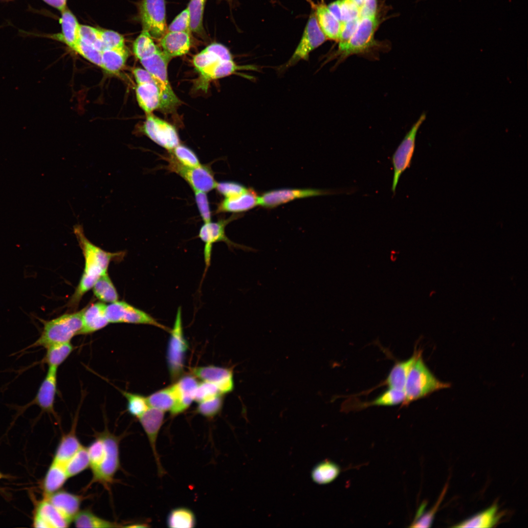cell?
Wrapping results in <instances>:
<instances>
[{"label": "cell", "instance_id": "12", "mask_svg": "<svg viewBox=\"0 0 528 528\" xmlns=\"http://www.w3.org/2000/svg\"><path fill=\"white\" fill-rule=\"evenodd\" d=\"M168 168L183 177L194 191L207 193L215 188L217 182L210 168L201 165L197 167H187L179 163L171 154L167 158Z\"/></svg>", "mask_w": 528, "mask_h": 528}, {"label": "cell", "instance_id": "10", "mask_svg": "<svg viewBox=\"0 0 528 528\" xmlns=\"http://www.w3.org/2000/svg\"><path fill=\"white\" fill-rule=\"evenodd\" d=\"M234 219L235 217H231L226 220H220L216 222L211 221L204 223L200 227L198 237L205 243L203 252L206 267H208L210 264L212 246L216 242H223L230 249L237 248L245 251L257 250L249 246L235 243L227 237L225 232V226Z\"/></svg>", "mask_w": 528, "mask_h": 528}, {"label": "cell", "instance_id": "51", "mask_svg": "<svg viewBox=\"0 0 528 528\" xmlns=\"http://www.w3.org/2000/svg\"><path fill=\"white\" fill-rule=\"evenodd\" d=\"M72 49L91 63L102 67V51L80 40Z\"/></svg>", "mask_w": 528, "mask_h": 528}, {"label": "cell", "instance_id": "38", "mask_svg": "<svg viewBox=\"0 0 528 528\" xmlns=\"http://www.w3.org/2000/svg\"><path fill=\"white\" fill-rule=\"evenodd\" d=\"M341 472L340 466L334 462L325 460L318 463L312 469L313 481L319 484H326L334 481Z\"/></svg>", "mask_w": 528, "mask_h": 528}, {"label": "cell", "instance_id": "32", "mask_svg": "<svg viewBox=\"0 0 528 528\" xmlns=\"http://www.w3.org/2000/svg\"><path fill=\"white\" fill-rule=\"evenodd\" d=\"M68 478L64 465L52 461L43 481L44 496L61 490Z\"/></svg>", "mask_w": 528, "mask_h": 528}, {"label": "cell", "instance_id": "60", "mask_svg": "<svg viewBox=\"0 0 528 528\" xmlns=\"http://www.w3.org/2000/svg\"><path fill=\"white\" fill-rule=\"evenodd\" d=\"M3 478V475L0 472V479Z\"/></svg>", "mask_w": 528, "mask_h": 528}, {"label": "cell", "instance_id": "33", "mask_svg": "<svg viewBox=\"0 0 528 528\" xmlns=\"http://www.w3.org/2000/svg\"><path fill=\"white\" fill-rule=\"evenodd\" d=\"M498 507L494 504L487 509L453 526L454 528H491L496 525L500 519Z\"/></svg>", "mask_w": 528, "mask_h": 528}, {"label": "cell", "instance_id": "53", "mask_svg": "<svg viewBox=\"0 0 528 528\" xmlns=\"http://www.w3.org/2000/svg\"><path fill=\"white\" fill-rule=\"evenodd\" d=\"M100 35L105 50L125 47V40L119 33L108 29H99Z\"/></svg>", "mask_w": 528, "mask_h": 528}, {"label": "cell", "instance_id": "6", "mask_svg": "<svg viewBox=\"0 0 528 528\" xmlns=\"http://www.w3.org/2000/svg\"><path fill=\"white\" fill-rule=\"evenodd\" d=\"M105 444L103 459L96 469L92 472L90 484L99 483L109 488L120 467L119 444L121 438L111 433L107 427L101 432Z\"/></svg>", "mask_w": 528, "mask_h": 528}, {"label": "cell", "instance_id": "55", "mask_svg": "<svg viewBox=\"0 0 528 528\" xmlns=\"http://www.w3.org/2000/svg\"><path fill=\"white\" fill-rule=\"evenodd\" d=\"M215 188L225 198L239 196L248 190L243 185L234 181L217 182Z\"/></svg>", "mask_w": 528, "mask_h": 528}, {"label": "cell", "instance_id": "22", "mask_svg": "<svg viewBox=\"0 0 528 528\" xmlns=\"http://www.w3.org/2000/svg\"><path fill=\"white\" fill-rule=\"evenodd\" d=\"M174 384L176 396V402L170 412L176 415L185 411L194 401V396L198 382L196 377L186 375L179 377Z\"/></svg>", "mask_w": 528, "mask_h": 528}, {"label": "cell", "instance_id": "37", "mask_svg": "<svg viewBox=\"0 0 528 528\" xmlns=\"http://www.w3.org/2000/svg\"><path fill=\"white\" fill-rule=\"evenodd\" d=\"M150 407L171 412L176 402L174 385L157 391L147 397Z\"/></svg>", "mask_w": 528, "mask_h": 528}, {"label": "cell", "instance_id": "19", "mask_svg": "<svg viewBox=\"0 0 528 528\" xmlns=\"http://www.w3.org/2000/svg\"><path fill=\"white\" fill-rule=\"evenodd\" d=\"M70 523L45 497L36 506L33 521L35 528H67Z\"/></svg>", "mask_w": 528, "mask_h": 528}, {"label": "cell", "instance_id": "20", "mask_svg": "<svg viewBox=\"0 0 528 528\" xmlns=\"http://www.w3.org/2000/svg\"><path fill=\"white\" fill-rule=\"evenodd\" d=\"M308 1L314 12L318 23L327 39L338 42L342 27V23L332 14L323 0L318 3H315L311 0Z\"/></svg>", "mask_w": 528, "mask_h": 528}, {"label": "cell", "instance_id": "5", "mask_svg": "<svg viewBox=\"0 0 528 528\" xmlns=\"http://www.w3.org/2000/svg\"><path fill=\"white\" fill-rule=\"evenodd\" d=\"M144 68L152 75L160 95L161 110L168 112L176 109L180 100L169 81L167 66L170 60L159 50L154 54L140 60Z\"/></svg>", "mask_w": 528, "mask_h": 528}, {"label": "cell", "instance_id": "48", "mask_svg": "<svg viewBox=\"0 0 528 528\" xmlns=\"http://www.w3.org/2000/svg\"><path fill=\"white\" fill-rule=\"evenodd\" d=\"M170 152L173 157L184 166L197 167L201 165L195 153L185 146L179 144Z\"/></svg>", "mask_w": 528, "mask_h": 528}, {"label": "cell", "instance_id": "25", "mask_svg": "<svg viewBox=\"0 0 528 528\" xmlns=\"http://www.w3.org/2000/svg\"><path fill=\"white\" fill-rule=\"evenodd\" d=\"M106 307L104 303L97 302L84 309L82 327L79 334L94 332L109 323L106 315Z\"/></svg>", "mask_w": 528, "mask_h": 528}, {"label": "cell", "instance_id": "56", "mask_svg": "<svg viewBox=\"0 0 528 528\" xmlns=\"http://www.w3.org/2000/svg\"><path fill=\"white\" fill-rule=\"evenodd\" d=\"M167 31L191 33L190 17L187 8L183 10L174 19L168 27Z\"/></svg>", "mask_w": 528, "mask_h": 528}, {"label": "cell", "instance_id": "46", "mask_svg": "<svg viewBox=\"0 0 528 528\" xmlns=\"http://www.w3.org/2000/svg\"><path fill=\"white\" fill-rule=\"evenodd\" d=\"M447 490V485L445 486L439 497L435 505L430 510L424 513L423 508L424 505L422 504L418 510L415 518L411 523L410 527L412 528H429L431 527L440 503Z\"/></svg>", "mask_w": 528, "mask_h": 528}, {"label": "cell", "instance_id": "50", "mask_svg": "<svg viewBox=\"0 0 528 528\" xmlns=\"http://www.w3.org/2000/svg\"><path fill=\"white\" fill-rule=\"evenodd\" d=\"M339 19L342 24L361 17L360 9L355 0H338Z\"/></svg>", "mask_w": 528, "mask_h": 528}, {"label": "cell", "instance_id": "13", "mask_svg": "<svg viewBox=\"0 0 528 528\" xmlns=\"http://www.w3.org/2000/svg\"><path fill=\"white\" fill-rule=\"evenodd\" d=\"M106 315L109 323L150 325L169 330L147 313L124 301H117L107 306Z\"/></svg>", "mask_w": 528, "mask_h": 528}, {"label": "cell", "instance_id": "3", "mask_svg": "<svg viewBox=\"0 0 528 528\" xmlns=\"http://www.w3.org/2000/svg\"><path fill=\"white\" fill-rule=\"evenodd\" d=\"M84 309L50 320L41 319L43 327L40 336L25 350L39 347L46 349L54 344L70 342L74 336L79 334L82 329Z\"/></svg>", "mask_w": 528, "mask_h": 528}, {"label": "cell", "instance_id": "16", "mask_svg": "<svg viewBox=\"0 0 528 528\" xmlns=\"http://www.w3.org/2000/svg\"><path fill=\"white\" fill-rule=\"evenodd\" d=\"M146 115L143 130L149 138L169 152L179 144L177 132L173 125L152 113Z\"/></svg>", "mask_w": 528, "mask_h": 528}, {"label": "cell", "instance_id": "7", "mask_svg": "<svg viewBox=\"0 0 528 528\" xmlns=\"http://www.w3.org/2000/svg\"><path fill=\"white\" fill-rule=\"evenodd\" d=\"M170 332L167 361L171 378L174 381L178 379L183 373L185 357L189 348L184 336L180 307L177 310L174 326Z\"/></svg>", "mask_w": 528, "mask_h": 528}, {"label": "cell", "instance_id": "21", "mask_svg": "<svg viewBox=\"0 0 528 528\" xmlns=\"http://www.w3.org/2000/svg\"><path fill=\"white\" fill-rule=\"evenodd\" d=\"M233 60L227 47L218 43H212L193 58V63L196 70L201 74L219 62Z\"/></svg>", "mask_w": 528, "mask_h": 528}, {"label": "cell", "instance_id": "23", "mask_svg": "<svg viewBox=\"0 0 528 528\" xmlns=\"http://www.w3.org/2000/svg\"><path fill=\"white\" fill-rule=\"evenodd\" d=\"M162 52L170 60L187 53L191 47L190 33L167 31L159 40Z\"/></svg>", "mask_w": 528, "mask_h": 528}, {"label": "cell", "instance_id": "17", "mask_svg": "<svg viewBox=\"0 0 528 528\" xmlns=\"http://www.w3.org/2000/svg\"><path fill=\"white\" fill-rule=\"evenodd\" d=\"M138 419L148 439L157 465L158 474L159 476H162L165 474V470L161 464L157 451L156 441L159 431L164 422V412L150 407Z\"/></svg>", "mask_w": 528, "mask_h": 528}, {"label": "cell", "instance_id": "26", "mask_svg": "<svg viewBox=\"0 0 528 528\" xmlns=\"http://www.w3.org/2000/svg\"><path fill=\"white\" fill-rule=\"evenodd\" d=\"M78 416L77 413L70 431L61 437L52 461L64 465L83 446L76 434Z\"/></svg>", "mask_w": 528, "mask_h": 528}, {"label": "cell", "instance_id": "15", "mask_svg": "<svg viewBox=\"0 0 528 528\" xmlns=\"http://www.w3.org/2000/svg\"><path fill=\"white\" fill-rule=\"evenodd\" d=\"M57 369L54 367H48L46 375L34 398L27 404L20 407L19 410L20 413H22L29 407L35 405L40 407L43 412L57 418L54 408L57 392Z\"/></svg>", "mask_w": 528, "mask_h": 528}, {"label": "cell", "instance_id": "47", "mask_svg": "<svg viewBox=\"0 0 528 528\" xmlns=\"http://www.w3.org/2000/svg\"><path fill=\"white\" fill-rule=\"evenodd\" d=\"M87 447L90 460V468L94 471L101 464L105 453V444L100 432L95 434L94 440Z\"/></svg>", "mask_w": 528, "mask_h": 528}, {"label": "cell", "instance_id": "18", "mask_svg": "<svg viewBox=\"0 0 528 528\" xmlns=\"http://www.w3.org/2000/svg\"><path fill=\"white\" fill-rule=\"evenodd\" d=\"M191 372L194 376L202 381L216 385L222 394L234 389L233 374L230 368L210 365L193 368Z\"/></svg>", "mask_w": 528, "mask_h": 528}, {"label": "cell", "instance_id": "49", "mask_svg": "<svg viewBox=\"0 0 528 528\" xmlns=\"http://www.w3.org/2000/svg\"><path fill=\"white\" fill-rule=\"evenodd\" d=\"M222 395H219L198 403L197 412L207 418L214 417L222 409L223 401Z\"/></svg>", "mask_w": 528, "mask_h": 528}, {"label": "cell", "instance_id": "2", "mask_svg": "<svg viewBox=\"0 0 528 528\" xmlns=\"http://www.w3.org/2000/svg\"><path fill=\"white\" fill-rule=\"evenodd\" d=\"M74 233L85 259L83 274L70 302L75 305L92 288L99 277L107 273L110 262L122 254L106 251L93 244L85 236L80 224L74 226Z\"/></svg>", "mask_w": 528, "mask_h": 528}, {"label": "cell", "instance_id": "1", "mask_svg": "<svg viewBox=\"0 0 528 528\" xmlns=\"http://www.w3.org/2000/svg\"><path fill=\"white\" fill-rule=\"evenodd\" d=\"M380 23L377 15L361 17L351 37L346 42L338 43L336 50L328 57L326 62L336 60V67L348 57L359 55L371 60L378 58L379 52L389 48L387 42L375 40L374 36Z\"/></svg>", "mask_w": 528, "mask_h": 528}, {"label": "cell", "instance_id": "36", "mask_svg": "<svg viewBox=\"0 0 528 528\" xmlns=\"http://www.w3.org/2000/svg\"><path fill=\"white\" fill-rule=\"evenodd\" d=\"M46 349V353L40 363L58 368L73 351L74 347L69 342L54 344Z\"/></svg>", "mask_w": 528, "mask_h": 528}, {"label": "cell", "instance_id": "34", "mask_svg": "<svg viewBox=\"0 0 528 528\" xmlns=\"http://www.w3.org/2000/svg\"><path fill=\"white\" fill-rule=\"evenodd\" d=\"M128 55L126 47L104 50L102 51V68L109 72L116 73L124 66Z\"/></svg>", "mask_w": 528, "mask_h": 528}, {"label": "cell", "instance_id": "45", "mask_svg": "<svg viewBox=\"0 0 528 528\" xmlns=\"http://www.w3.org/2000/svg\"><path fill=\"white\" fill-rule=\"evenodd\" d=\"M127 400V411L132 416L138 418L150 407L147 397L118 389Z\"/></svg>", "mask_w": 528, "mask_h": 528}, {"label": "cell", "instance_id": "40", "mask_svg": "<svg viewBox=\"0 0 528 528\" xmlns=\"http://www.w3.org/2000/svg\"><path fill=\"white\" fill-rule=\"evenodd\" d=\"M166 522L169 528H194L196 524V519L191 509L179 507L173 509L169 512Z\"/></svg>", "mask_w": 528, "mask_h": 528}, {"label": "cell", "instance_id": "59", "mask_svg": "<svg viewBox=\"0 0 528 528\" xmlns=\"http://www.w3.org/2000/svg\"><path fill=\"white\" fill-rule=\"evenodd\" d=\"M61 12L67 8V0H42Z\"/></svg>", "mask_w": 528, "mask_h": 528}, {"label": "cell", "instance_id": "42", "mask_svg": "<svg viewBox=\"0 0 528 528\" xmlns=\"http://www.w3.org/2000/svg\"><path fill=\"white\" fill-rule=\"evenodd\" d=\"M69 478L75 476L90 467L87 447L82 446L64 465Z\"/></svg>", "mask_w": 528, "mask_h": 528}, {"label": "cell", "instance_id": "29", "mask_svg": "<svg viewBox=\"0 0 528 528\" xmlns=\"http://www.w3.org/2000/svg\"><path fill=\"white\" fill-rule=\"evenodd\" d=\"M421 354V351L415 350L411 357L396 363L385 380L379 386L386 385L389 388L404 391L408 373L415 361Z\"/></svg>", "mask_w": 528, "mask_h": 528}, {"label": "cell", "instance_id": "8", "mask_svg": "<svg viewBox=\"0 0 528 528\" xmlns=\"http://www.w3.org/2000/svg\"><path fill=\"white\" fill-rule=\"evenodd\" d=\"M327 39L318 23L313 10V12L309 16L299 44L290 58L280 67V70H284L288 68L300 61L308 60L310 53L322 45Z\"/></svg>", "mask_w": 528, "mask_h": 528}, {"label": "cell", "instance_id": "4", "mask_svg": "<svg viewBox=\"0 0 528 528\" xmlns=\"http://www.w3.org/2000/svg\"><path fill=\"white\" fill-rule=\"evenodd\" d=\"M450 386L436 377L425 364L421 354L415 361L407 375L402 406L426 396L432 393Z\"/></svg>", "mask_w": 528, "mask_h": 528}, {"label": "cell", "instance_id": "39", "mask_svg": "<svg viewBox=\"0 0 528 528\" xmlns=\"http://www.w3.org/2000/svg\"><path fill=\"white\" fill-rule=\"evenodd\" d=\"M403 390L388 388L386 391L372 401L362 402L358 405V409L370 406H390L402 404L405 399Z\"/></svg>", "mask_w": 528, "mask_h": 528}, {"label": "cell", "instance_id": "31", "mask_svg": "<svg viewBox=\"0 0 528 528\" xmlns=\"http://www.w3.org/2000/svg\"><path fill=\"white\" fill-rule=\"evenodd\" d=\"M135 92L138 103L146 114L159 109L160 92L154 83L137 85Z\"/></svg>", "mask_w": 528, "mask_h": 528}, {"label": "cell", "instance_id": "44", "mask_svg": "<svg viewBox=\"0 0 528 528\" xmlns=\"http://www.w3.org/2000/svg\"><path fill=\"white\" fill-rule=\"evenodd\" d=\"M205 2V0H191L187 7L191 31L201 35L204 33L203 17Z\"/></svg>", "mask_w": 528, "mask_h": 528}, {"label": "cell", "instance_id": "35", "mask_svg": "<svg viewBox=\"0 0 528 528\" xmlns=\"http://www.w3.org/2000/svg\"><path fill=\"white\" fill-rule=\"evenodd\" d=\"M72 521L77 528H111L121 527L119 524L98 516L89 509L80 510Z\"/></svg>", "mask_w": 528, "mask_h": 528}, {"label": "cell", "instance_id": "27", "mask_svg": "<svg viewBox=\"0 0 528 528\" xmlns=\"http://www.w3.org/2000/svg\"><path fill=\"white\" fill-rule=\"evenodd\" d=\"M61 13V33L51 35L50 38L63 42L72 49L80 40V24L75 15L67 8Z\"/></svg>", "mask_w": 528, "mask_h": 528}, {"label": "cell", "instance_id": "11", "mask_svg": "<svg viewBox=\"0 0 528 528\" xmlns=\"http://www.w3.org/2000/svg\"><path fill=\"white\" fill-rule=\"evenodd\" d=\"M425 118L424 113L420 116L406 133L392 156L394 175L392 190L393 193L396 191L401 175L411 164L417 132Z\"/></svg>", "mask_w": 528, "mask_h": 528}, {"label": "cell", "instance_id": "41", "mask_svg": "<svg viewBox=\"0 0 528 528\" xmlns=\"http://www.w3.org/2000/svg\"><path fill=\"white\" fill-rule=\"evenodd\" d=\"M94 295L100 301L113 303L118 299V295L107 272L99 277L92 287Z\"/></svg>", "mask_w": 528, "mask_h": 528}, {"label": "cell", "instance_id": "58", "mask_svg": "<svg viewBox=\"0 0 528 528\" xmlns=\"http://www.w3.org/2000/svg\"><path fill=\"white\" fill-rule=\"evenodd\" d=\"M133 74L137 85L154 83L151 74L145 69L135 68L133 70Z\"/></svg>", "mask_w": 528, "mask_h": 528}, {"label": "cell", "instance_id": "14", "mask_svg": "<svg viewBox=\"0 0 528 528\" xmlns=\"http://www.w3.org/2000/svg\"><path fill=\"white\" fill-rule=\"evenodd\" d=\"M332 191L312 188H282L270 190L258 198V205L266 208H274L295 199L333 194Z\"/></svg>", "mask_w": 528, "mask_h": 528}, {"label": "cell", "instance_id": "30", "mask_svg": "<svg viewBox=\"0 0 528 528\" xmlns=\"http://www.w3.org/2000/svg\"><path fill=\"white\" fill-rule=\"evenodd\" d=\"M242 69L257 70V68L253 66H239L233 60L219 62L200 74V87L203 88H206L207 83L210 81L227 76Z\"/></svg>", "mask_w": 528, "mask_h": 528}, {"label": "cell", "instance_id": "54", "mask_svg": "<svg viewBox=\"0 0 528 528\" xmlns=\"http://www.w3.org/2000/svg\"><path fill=\"white\" fill-rule=\"evenodd\" d=\"M221 395L223 394L216 385L202 381L198 383L195 393L194 401L199 403Z\"/></svg>", "mask_w": 528, "mask_h": 528}, {"label": "cell", "instance_id": "28", "mask_svg": "<svg viewBox=\"0 0 528 528\" xmlns=\"http://www.w3.org/2000/svg\"><path fill=\"white\" fill-rule=\"evenodd\" d=\"M258 198L254 190L248 189L239 196L225 198L219 204L217 211L235 213L245 212L258 205Z\"/></svg>", "mask_w": 528, "mask_h": 528}, {"label": "cell", "instance_id": "43", "mask_svg": "<svg viewBox=\"0 0 528 528\" xmlns=\"http://www.w3.org/2000/svg\"><path fill=\"white\" fill-rule=\"evenodd\" d=\"M159 50L160 49L154 43L153 38L145 30H142L133 43L134 55L140 60L154 54Z\"/></svg>", "mask_w": 528, "mask_h": 528}, {"label": "cell", "instance_id": "52", "mask_svg": "<svg viewBox=\"0 0 528 528\" xmlns=\"http://www.w3.org/2000/svg\"><path fill=\"white\" fill-rule=\"evenodd\" d=\"M80 39L102 51L105 50L101 39L99 29L87 25L80 24Z\"/></svg>", "mask_w": 528, "mask_h": 528}, {"label": "cell", "instance_id": "9", "mask_svg": "<svg viewBox=\"0 0 528 528\" xmlns=\"http://www.w3.org/2000/svg\"><path fill=\"white\" fill-rule=\"evenodd\" d=\"M143 30L160 40L167 32L164 0H142L139 6Z\"/></svg>", "mask_w": 528, "mask_h": 528}, {"label": "cell", "instance_id": "57", "mask_svg": "<svg viewBox=\"0 0 528 528\" xmlns=\"http://www.w3.org/2000/svg\"><path fill=\"white\" fill-rule=\"evenodd\" d=\"M195 198L200 215L204 223L211 221V214L206 193L194 191Z\"/></svg>", "mask_w": 528, "mask_h": 528}, {"label": "cell", "instance_id": "24", "mask_svg": "<svg viewBox=\"0 0 528 528\" xmlns=\"http://www.w3.org/2000/svg\"><path fill=\"white\" fill-rule=\"evenodd\" d=\"M70 522L80 510L83 497L61 489L44 496Z\"/></svg>", "mask_w": 528, "mask_h": 528}]
</instances>
